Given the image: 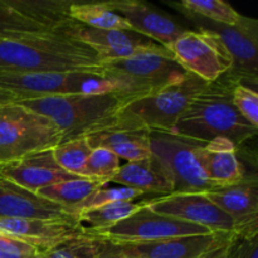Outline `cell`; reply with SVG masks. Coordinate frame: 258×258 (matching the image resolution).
Here are the masks:
<instances>
[{
  "instance_id": "cell-1",
  "label": "cell",
  "mask_w": 258,
  "mask_h": 258,
  "mask_svg": "<svg viewBox=\"0 0 258 258\" xmlns=\"http://www.w3.org/2000/svg\"><path fill=\"white\" fill-rule=\"evenodd\" d=\"M0 72L88 73L102 77L105 63L91 48L62 30L0 39Z\"/></svg>"
},
{
  "instance_id": "cell-2",
  "label": "cell",
  "mask_w": 258,
  "mask_h": 258,
  "mask_svg": "<svg viewBox=\"0 0 258 258\" xmlns=\"http://www.w3.org/2000/svg\"><path fill=\"white\" fill-rule=\"evenodd\" d=\"M236 85L224 76L208 83L193 98L169 134L204 144L223 138L234 146L254 138L258 128L244 120L232 102Z\"/></svg>"
},
{
  "instance_id": "cell-3",
  "label": "cell",
  "mask_w": 258,
  "mask_h": 258,
  "mask_svg": "<svg viewBox=\"0 0 258 258\" xmlns=\"http://www.w3.org/2000/svg\"><path fill=\"white\" fill-rule=\"evenodd\" d=\"M18 103L49 118L60 131L63 144L120 128V112L128 102L117 93L105 92L52 96Z\"/></svg>"
},
{
  "instance_id": "cell-4",
  "label": "cell",
  "mask_w": 258,
  "mask_h": 258,
  "mask_svg": "<svg viewBox=\"0 0 258 258\" xmlns=\"http://www.w3.org/2000/svg\"><path fill=\"white\" fill-rule=\"evenodd\" d=\"M186 73L168 48L156 44L130 58L106 63L102 77L130 103L183 80Z\"/></svg>"
},
{
  "instance_id": "cell-5",
  "label": "cell",
  "mask_w": 258,
  "mask_h": 258,
  "mask_svg": "<svg viewBox=\"0 0 258 258\" xmlns=\"http://www.w3.org/2000/svg\"><path fill=\"white\" fill-rule=\"evenodd\" d=\"M207 85L188 72L183 80L127 103L120 112V128L170 133L193 98Z\"/></svg>"
},
{
  "instance_id": "cell-6",
  "label": "cell",
  "mask_w": 258,
  "mask_h": 258,
  "mask_svg": "<svg viewBox=\"0 0 258 258\" xmlns=\"http://www.w3.org/2000/svg\"><path fill=\"white\" fill-rule=\"evenodd\" d=\"M60 140V131L49 118L18 102L0 106V165L54 149Z\"/></svg>"
},
{
  "instance_id": "cell-7",
  "label": "cell",
  "mask_w": 258,
  "mask_h": 258,
  "mask_svg": "<svg viewBox=\"0 0 258 258\" xmlns=\"http://www.w3.org/2000/svg\"><path fill=\"white\" fill-rule=\"evenodd\" d=\"M0 90L13 93L20 101L52 96L113 92L101 76L88 73L0 72Z\"/></svg>"
},
{
  "instance_id": "cell-8",
  "label": "cell",
  "mask_w": 258,
  "mask_h": 258,
  "mask_svg": "<svg viewBox=\"0 0 258 258\" xmlns=\"http://www.w3.org/2000/svg\"><path fill=\"white\" fill-rule=\"evenodd\" d=\"M204 143L169 133L150 131L151 154L170 175L174 193H207L218 189L204 175L197 150Z\"/></svg>"
},
{
  "instance_id": "cell-9",
  "label": "cell",
  "mask_w": 258,
  "mask_h": 258,
  "mask_svg": "<svg viewBox=\"0 0 258 258\" xmlns=\"http://www.w3.org/2000/svg\"><path fill=\"white\" fill-rule=\"evenodd\" d=\"M149 202V201H148ZM148 202L127 218L110 228L91 232L110 244H134L158 242L185 236L212 233L207 228L151 211Z\"/></svg>"
},
{
  "instance_id": "cell-10",
  "label": "cell",
  "mask_w": 258,
  "mask_h": 258,
  "mask_svg": "<svg viewBox=\"0 0 258 258\" xmlns=\"http://www.w3.org/2000/svg\"><path fill=\"white\" fill-rule=\"evenodd\" d=\"M184 71L204 82H216L233 67V59L218 34L201 28L186 30L168 48Z\"/></svg>"
},
{
  "instance_id": "cell-11",
  "label": "cell",
  "mask_w": 258,
  "mask_h": 258,
  "mask_svg": "<svg viewBox=\"0 0 258 258\" xmlns=\"http://www.w3.org/2000/svg\"><path fill=\"white\" fill-rule=\"evenodd\" d=\"M206 29L219 35L222 42L228 49L233 67L224 75L234 83L252 85L257 90L258 80V22L252 18L243 17L236 25H224L209 22Z\"/></svg>"
},
{
  "instance_id": "cell-12",
  "label": "cell",
  "mask_w": 258,
  "mask_h": 258,
  "mask_svg": "<svg viewBox=\"0 0 258 258\" xmlns=\"http://www.w3.org/2000/svg\"><path fill=\"white\" fill-rule=\"evenodd\" d=\"M148 206L155 213L204 227L212 233L234 236L232 219L204 193H173L149 201Z\"/></svg>"
},
{
  "instance_id": "cell-13",
  "label": "cell",
  "mask_w": 258,
  "mask_h": 258,
  "mask_svg": "<svg viewBox=\"0 0 258 258\" xmlns=\"http://www.w3.org/2000/svg\"><path fill=\"white\" fill-rule=\"evenodd\" d=\"M234 236L208 233L134 244H110L113 252L130 258H204L231 243Z\"/></svg>"
},
{
  "instance_id": "cell-14",
  "label": "cell",
  "mask_w": 258,
  "mask_h": 258,
  "mask_svg": "<svg viewBox=\"0 0 258 258\" xmlns=\"http://www.w3.org/2000/svg\"><path fill=\"white\" fill-rule=\"evenodd\" d=\"M63 32L91 48L105 64L112 60L130 58L158 44L133 30L98 29L75 20Z\"/></svg>"
},
{
  "instance_id": "cell-15",
  "label": "cell",
  "mask_w": 258,
  "mask_h": 258,
  "mask_svg": "<svg viewBox=\"0 0 258 258\" xmlns=\"http://www.w3.org/2000/svg\"><path fill=\"white\" fill-rule=\"evenodd\" d=\"M207 198L224 212L234 224V237L258 236V181L244 175L239 183L207 191Z\"/></svg>"
},
{
  "instance_id": "cell-16",
  "label": "cell",
  "mask_w": 258,
  "mask_h": 258,
  "mask_svg": "<svg viewBox=\"0 0 258 258\" xmlns=\"http://www.w3.org/2000/svg\"><path fill=\"white\" fill-rule=\"evenodd\" d=\"M86 232L87 231L76 218H0V233L20 239L39 252L48 251L57 244Z\"/></svg>"
},
{
  "instance_id": "cell-17",
  "label": "cell",
  "mask_w": 258,
  "mask_h": 258,
  "mask_svg": "<svg viewBox=\"0 0 258 258\" xmlns=\"http://www.w3.org/2000/svg\"><path fill=\"white\" fill-rule=\"evenodd\" d=\"M130 24L134 32L169 48V45L186 32L183 25L163 13L136 0H113L106 3Z\"/></svg>"
},
{
  "instance_id": "cell-18",
  "label": "cell",
  "mask_w": 258,
  "mask_h": 258,
  "mask_svg": "<svg viewBox=\"0 0 258 258\" xmlns=\"http://www.w3.org/2000/svg\"><path fill=\"white\" fill-rule=\"evenodd\" d=\"M0 174L33 193L60 181L80 178L58 165L53 155V149L30 153L19 160L4 164Z\"/></svg>"
},
{
  "instance_id": "cell-19",
  "label": "cell",
  "mask_w": 258,
  "mask_h": 258,
  "mask_svg": "<svg viewBox=\"0 0 258 258\" xmlns=\"http://www.w3.org/2000/svg\"><path fill=\"white\" fill-rule=\"evenodd\" d=\"M0 218H76L68 209L22 188L0 174Z\"/></svg>"
},
{
  "instance_id": "cell-20",
  "label": "cell",
  "mask_w": 258,
  "mask_h": 258,
  "mask_svg": "<svg viewBox=\"0 0 258 258\" xmlns=\"http://www.w3.org/2000/svg\"><path fill=\"white\" fill-rule=\"evenodd\" d=\"M236 149L229 140L218 138L201 144L197 150L204 175L218 189L239 183L246 175Z\"/></svg>"
},
{
  "instance_id": "cell-21",
  "label": "cell",
  "mask_w": 258,
  "mask_h": 258,
  "mask_svg": "<svg viewBox=\"0 0 258 258\" xmlns=\"http://www.w3.org/2000/svg\"><path fill=\"white\" fill-rule=\"evenodd\" d=\"M108 183L136 189L141 193L163 194V197L174 193L173 180L156 156H150L141 160L130 161L120 166L117 173L110 179Z\"/></svg>"
},
{
  "instance_id": "cell-22",
  "label": "cell",
  "mask_w": 258,
  "mask_h": 258,
  "mask_svg": "<svg viewBox=\"0 0 258 258\" xmlns=\"http://www.w3.org/2000/svg\"><path fill=\"white\" fill-rule=\"evenodd\" d=\"M92 149L105 148L120 159L141 160L151 155L150 131L144 128H112L87 136Z\"/></svg>"
},
{
  "instance_id": "cell-23",
  "label": "cell",
  "mask_w": 258,
  "mask_h": 258,
  "mask_svg": "<svg viewBox=\"0 0 258 258\" xmlns=\"http://www.w3.org/2000/svg\"><path fill=\"white\" fill-rule=\"evenodd\" d=\"M10 8L23 17L44 25L54 32H62L71 22L68 0H5Z\"/></svg>"
},
{
  "instance_id": "cell-24",
  "label": "cell",
  "mask_w": 258,
  "mask_h": 258,
  "mask_svg": "<svg viewBox=\"0 0 258 258\" xmlns=\"http://www.w3.org/2000/svg\"><path fill=\"white\" fill-rule=\"evenodd\" d=\"M106 184H108V181L101 180V179L77 178L45 186V188L39 189L37 194L42 198L71 209L82 203L93 191L102 188Z\"/></svg>"
},
{
  "instance_id": "cell-25",
  "label": "cell",
  "mask_w": 258,
  "mask_h": 258,
  "mask_svg": "<svg viewBox=\"0 0 258 258\" xmlns=\"http://www.w3.org/2000/svg\"><path fill=\"white\" fill-rule=\"evenodd\" d=\"M148 201L141 203L131 202H113L105 206L82 211L76 214L78 223L88 232H98L110 228L113 224L127 218L141 208Z\"/></svg>"
},
{
  "instance_id": "cell-26",
  "label": "cell",
  "mask_w": 258,
  "mask_h": 258,
  "mask_svg": "<svg viewBox=\"0 0 258 258\" xmlns=\"http://www.w3.org/2000/svg\"><path fill=\"white\" fill-rule=\"evenodd\" d=\"M70 17L75 22L98 29L133 30L130 24L111 10L106 3H73L70 8Z\"/></svg>"
},
{
  "instance_id": "cell-27",
  "label": "cell",
  "mask_w": 258,
  "mask_h": 258,
  "mask_svg": "<svg viewBox=\"0 0 258 258\" xmlns=\"http://www.w3.org/2000/svg\"><path fill=\"white\" fill-rule=\"evenodd\" d=\"M108 243L91 232L67 239L48 251L40 252V258H101Z\"/></svg>"
},
{
  "instance_id": "cell-28",
  "label": "cell",
  "mask_w": 258,
  "mask_h": 258,
  "mask_svg": "<svg viewBox=\"0 0 258 258\" xmlns=\"http://www.w3.org/2000/svg\"><path fill=\"white\" fill-rule=\"evenodd\" d=\"M176 8H183L186 14L201 15L209 19V22L224 25H236L241 22L243 15L239 14L227 3L221 0H183L179 4H173Z\"/></svg>"
},
{
  "instance_id": "cell-29",
  "label": "cell",
  "mask_w": 258,
  "mask_h": 258,
  "mask_svg": "<svg viewBox=\"0 0 258 258\" xmlns=\"http://www.w3.org/2000/svg\"><path fill=\"white\" fill-rule=\"evenodd\" d=\"M55 33L54 30L35 23L23 17L7 4L5 0H0V39H13L23 35L47 34Z\"/></svg>"
},
{
  "instance_id": "cell-30",
  "label": "cell",
  "mask_w": 258,
  "mask_h": 258,
  "mask_svg": "<svg viewBox=\"0 0 258 258\" xmlns=\"http://www.w3.org/2000/svg\"><path fill=\"white\" fill-rule=\"evenodd\" d=\"M91 153L92 148L88 144L87 138L67 141L53 149V155L58 165L68 173L80 178H82L83 168Z\"/></svg>"
},
{
  "instance_id": "cell-31",
  "label": "cell",
  "mask_w": 258,
  "mask_h": 258,
  "mask_svg": "<svg viewBox=\"0 0 258 258\" xmlns=\"http://www.w3.org/2000/svg\"><path fill=\"white\" fill-rule=\"evenodd\" d=\"M144 193H141L140 190H136V189L127 188V186H113V188H108L107 184L102 188L97 189L96 191H93L88 198H86L82 203H80L78 206L73 207V208L68 209V213L72 217H75L76 214L80 213L82 211H87V209L96 208V207L105 206V204L113 203V202H131L134 199L139 198L140 196H143Z\"/></svg>"
},
{
  "instance_id": "cell-32",
  "label": "cell",
  "mask_w": 258,
  "mask_h": 258,
  "mask_svg": "<svg viewBox=\"0 0 258 258\" xmlns=\"http://www.w3.org/2000/svg\"><path fill=\"white\" fill-rule=\"evenodd\" d=\"M120 169V158L112 151L105 148L92 149L82 171V178L101 179L110 181V179Z\"/></svg>"
},
{
  "instance_id": "cell-33",
  "label": "cell",
  "mask_w": 258,
  "mask_h": 258,
  "mask_svg": "<svg viewBox=\"0 0 258 258\" xmlns=\"http://www.w3.org/2000/svg\"><path fill=\"white\" fill-rule=\"evenodd\" d=\"M232 102L239 115L258 128V93L247 85L238 83L232 91Z\"/></svg>"
},
{
  "instance_id": "cell-34",
  "label": "cell",
  "mask_w": 258,
  "mask_h": 258,
  "mask_svg": "<svg viewBox=\"0 0 258 258\" xmlns=\"http://www.w3.org/2000/svg\"><path fill=\"white\" fill-rule=\"evenodd\" d=\"M39 253L30 244L0 233V258H37Z\"/></svg>"
},
{
  "instance_id": "cell-35",
  "label": "cell",
  "mask_w": 258,
  "mask_h": 258,
  "mask_svg": "<svg viewBox=\"0 0 258 258\" xmlns=\"http://www.w3.org/2000/svg\"><path fill=\"white\" fill-rule=\"evenodd\" d=\"M257 237H251V238L234 237L229 244L227 258H258Z\"/></svg>"
},
{
  "instance_id": "cell-36",
  "label": "cell",
  "mask_w": 258,
  "mask_h": 258,
  "mask_svg": "<svg viewBox=\"0 0 258 258\" xmlns=\"http://www.w3.org/2000/svg\"><path fill=\"white\" fill-rule=\"evenodd\" d=\"M19 97H17V96L13 95V93L4 90H0V106L8 105V103L19 102Z\"/></svg>"
},
{
  "instance_id": "cell-37",
  "label": "cell",
  "mask_w": 258,
  "mask_h": 258,
  "mask_svg": "<svg viewBox=\"0 0 258 258\" xmlns=\"http://www.w3.org/2000/svg\"><path fill=\"white\" fill-rule=\"evenodd\" d=\"M229 244H231V243H228V244H226V246L221 247V248L216 249V251H213L212 253H209L208 256H206L204 258H227V257H228Z\"/></svg>"
},
{
  "instance_id": "cell-38",
  "label": "cell",
  "mask_w": 258,
  "mask_h": 258,
  "mask_svg": "<svg viewBox=\"0 0 258 258\" xmlns=\"http://www.w3.org/2000/svg\"><path fill=\"white\" fill-rule=\"evenodd\" d=\"M108 243V242H107ZM101 258H130V257H125V256H121V254H117L116 252L112 251V248H111L110 243H108L107 248H106V251L103 252L102 257Z\"/></svg>"
},
{
  "instance_id": "cell-39",
  "label": "cell",
  "mask_w": 258,
  "mask_h": 258,
  "mask_svg": "<svg viewBox=\"0 0 258 258\" xmlns=\"http://www.w3.org/2000/svg\"><path fill=\"white\" fill-rule=\"evenodd\" d=\"M39 254H40V253H39ZM37 258H40V257H39V256H38V257H37Z\"/></svg>"
},
{
  "instance_id": "cell-40",
  "label": "cell",
  "mask_w": 258,
  "mask_h": 258,
  "mask_svg": "<svg viewBox=\"0 0 258 258\" xmlns=\"http://www.w3.org/2000/svg\"><path fill=\"white\" fill-rule=\"evenodd\" d=\"M0 169H2V165H0Z\"/></svg>"
}]
</instances>
